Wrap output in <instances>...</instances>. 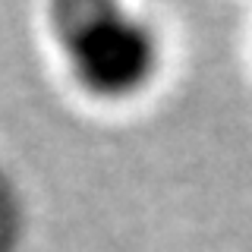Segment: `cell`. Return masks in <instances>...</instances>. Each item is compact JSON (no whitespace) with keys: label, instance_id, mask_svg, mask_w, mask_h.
Masks as SVG:
<instances>
[{"label":"cell","instance_id":"1","mask_svg":"<svg viewBox=\"0 0 252 252\" xmlns=\"http://www.w3.org/2000/svg\"><path fill=\"white\" fill-rule=\"evenodd\" d=\"M57 35L73 79L98 98H126L158 69L155 32L114 3H69L57 10Z\"/></svg>","mask_w":252,"mask_h":252}]
</instances>
